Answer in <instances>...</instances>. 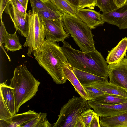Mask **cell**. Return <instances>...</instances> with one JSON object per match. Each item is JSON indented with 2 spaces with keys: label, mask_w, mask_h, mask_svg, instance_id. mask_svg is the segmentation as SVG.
<instances>
[{
  "label": "cell",
  "mask_w": 127,
  "mask_h": 127,
  "mask_svg": "<svg viewBox=\"0 0 127 127\" xmlns=\"http://www.w3.org/2000/svg\"><path fill=\"white\" fill-rule=\"evenodd\" d=\"M63 42L61 48L71 67L108 78V64L100 52L96 49L84 52L73 48L65 41Z\"/></svg>",
  "instance_id": "cell-1"
},
{
  "label": "cell",
  "mask_w": 127,
  "mask_h": 127,
  "mask_svg": "<svg viewBox=\"0 0 127 127\" xmlns=\"http://www.w3.org/2000/svg\"><path fill=\"white\" fill-rule=\"evenodd\" d=\"M39 64L52 77L57 84L65 83L67 80L63 68L71 66L61 47L56 43L45 39L38 51L34 56Z\"/></svg>",
  "instance_id": "cell-2"
},
{
  "label": "cell",
  "mask_w": 127,
  "mask_h": 127,
  "mask_svg": "<svg viewBox=\"0 0 127 127\" xmlns=\"http://www.w3.org/2000/svg\"><path fill=\"white\" fill-rule=\"evenodd\" d=\"M10 82L9 86L13 89L17 113L21 106L35 95L40 83L29 70L26 65L22 64L15 68Z\"/></svg>",
  "instance_id": "cell-3"
},
{
  "label": "cell",
  "mask_w": 127,
  "mask_h": 127,
  "mask_svg": "<svg viewBox=\"0 0 127 127\" xmlns=\"http://www.w3.org/2000/svg\"><path fill=\"white\" fill-rule=\"evenodd\" d=\"M64 29L70 34L82 51L95 50L92 29L76 16L64 13L61 18Z\"/></svg>",
  "instance_id": "cell-4"
},
{
  "label": "cell",
  "mask_w": 127,
  "mask_h": 127,
  "mask_svg": "<svg viewBox=\"0 0 127 127\" xmlns=\"http://www.w3.org/2000/svg\"><path fill=\"white\" fill-rule=\"evenodd\" d=\"M90 109L88 100L73 96L60 110L58 118L53 127H75L81 114Z\"/></svg>",
  "instance_id": "cell-5"
},
{
  "label": "cell",
  "mask_w": 127,
  "mask_h": 127,
  "mask_svg": "<svg viewBox=\"0 0 127 127\" xmlns=\"http://www.w3.org/2000/svg\"><path fill=\"white\" fill-rule=\"evenodd\" d=\"M28 36L23 45L28 47L27 55L36 54L43 44L45 37V27L42 20L38 13L29 10Z\"/></svg>",
  "instance_id": "cell-6"
},
{
  "label": "cell",
  "mask_w": 127,
  "mask_h": 127,
  "mask_svg": "<svg viewBox=\"0 0 127 127\" xmlns=\"http://www.w3.org/2000/svg\"><path fill=\"white\" fill-rule=\"evenodd\" d=\"M41 17L44 25L46 41L54 43L63 42L70 36L64 30L61 18L50 19Z\"/></svg>",
  "instance_id": "cell-7"
},
{
  "label": "cell",
  "mask_w": 127,
  "mask_h": 127,
  "mask_svg": "<svg viewBox=\"0 0 127 127\" xmlns=\"http://www.w3.org/2000/svg\"><path fill=\"white\" fill-rule=\"evenodd\" d=\"M5 12L10 17L14 25L16 31L26 38L29 31L28 13L25 14L17 10L9 2L6 6Z\"/></svg>",
  "instance_id": "cell-8"
},
{
  "label": "cell",
  "mask_w": 127,
  "mask_h": 127,
  "mask_svg": "<svg viewBox=\"0 0 127 127\" xmlns=\"http://www.w3.org/2000/svg\"><path fill=\"white\" fill-rule=\"evenodd\" d=\"M109 82L127 90V59L124 57L118 63L108 64Z\"/></svg>",
  "instance_id": "cell-9"
},
{
  "label": "cell",
  "mask_w": 127,
  "mask_h": 127,
  "mask_svg": "<svg viewBox=\"0 0 127 127\" xmlns=\"http://www.w3.org/2000/svg\"><path fill=\"white\" fill-rule=\"evenodd\" d=\"M88 102L90 107L100 117L116 116L127 113V101L112 105L101 103L93 100Z\"/></svg>",
  "instance_id": "cell-10"
},
{
  "label": "cell",
  "mask_w": 127,
  "mask_h": 127,
  "mask_svg": "<svg viewBox=\"0 0 127 127\" xmlns=\"http://www.w3.org/2000/svg\"><path fill=\"white\" fill-rule=\"evenodd\" d=\"M101 18L104 22L116 25L120 29H127V2L121 7L103 13Z\"/></svg>",
  "instance_id": "cell-11"
},
{
  "label": "cell",
  "mask_w": 127,
  "mask_h": 127,
  "mask_svg": "<svg viewBox=\"0 0 127 127\" xmlns=\"http://www.w3.org/2000/svg\"><path fill=\"white\" fill-rule=\"evenodd\" d=\"M101 15L99 12L89 8H78L76 12V16L92 29L104 23Z\"/></svg>",
  "instance_id": "cell-12"
},
{
  "label": "cell",
  "mask_w": 127,
  "mask_h": 127,
  "mask_svg": "<svg viewBox=\"0 0 127 127\" xmlns=\"http://www.w3.org/2000/svg\"><path fill=\"white\" fill-rule=\"evenodd\" d=\"M127 50V37L123 38L118 44L110 51L106 58L108 64H117L126 56Z\"/></svg>",
  "instance_id": "cell-13"
},
{
  "label": "cell",
  "mask_w": 127,
  "mask_h": 127,
  "mask_svg": "<svg viewBox=\"0 0 127 127\" xmlns=\"http://www.w3.org/2000/svg\"><path fill=\"white\" fill-rule=\"evenodd\" d=\"M71 68L83 87L96 82H108L107 78L99 76L74 68Z\"/></svg>",
  "instance_id": "cell-14"
},
{
  "label": "cell",
  "mask_w": 127,
  "mask_h": 127,
  "mask_svg": "<svg viewBox=\"0 0 127 127\" xmlns=\"http://www.w3.org/2000/svg\"><path fill=\"white\" fill-rule=\"evenodd\" d=\"M87 86L97 88L107 94L120 96L127 98V89L109 82H96Z\"/></svg>",
  "instance_id": "cell-15"
},
{
  "label": "cell",
  "mask_w": 127,
  "mask_h": 127,
  "mask_svg": "<svg viewBox=\"0 0 127 127\" xmlns=\"http://www.w3.org/2000/svg\"><path fill=\"white\" fill-rule=\"evenodd\" d=\"M6 81L0 84V93L12 115L16 114L14 95L13 88L8 85Z\"/></svg>",
  "instance_id": "cell-16"
},
{
  "label": "cell",
  "mask_w": 127,
  "mask_h": 127,
  "mask_svg": "<svg viewBox=\"0 0 127 127\" xmlns=\"http://www.w3.org/2000/svg\"><path fill=\"white\" fill-rule=\"evenodd\" d=\"M100 124L102 127H127V113L109 117H100Z\"/></svg>",
  "instance_id": "cell-17"
},
{
  "label": "cell",
  "mask_w": 127,
  "mask_h": 127,
  "mask_svg": "<svg viewBox=\"0 0 127 127\" xmlns=\"http://www.w3.org/2000/svg\"><path fill=\"white\" fill-rule=\"evenodd\" d=\"M63 69L66 79L73 86L76 91L82 98L89 100V98L87 92L72 69L66 66L63 67Z\"/></svg>",
  "instance_id": "cell-18"
},
{
  "label": "cell",
  "mask_w": 127,
  "mask_h": 127,
  "mask_svg": "<svg viewBox=\"0 0 127 127\" xmlns=\"http://www.w3.org/2000/svg\"><path fill=\"white\" fill-rule=\"evenodd\" d=\"M38 115V113L31 110L23 113L16 114L13 115L12 123L8 127H20L23 124L37 117Z\"/></svg>",
  "instance_id": "cell-19"
},
{
  "label": "cell",
  "mask_w": 127,
  "mask_h": 127,
  "mask_svg": "<svg viewBox=\"0 0 127 127\" xmlns=\"http://www.w3.org/2000/svg\"><path fill=\"white\" fill-rule=\"evenodd\" d=\"M0 95V127H8L12 123L13 115L7 107L1 93Z\"/></svg>",
  "instance_id": "cell-20"
},
{
  "label": "cell",
  "mask_w": 127,
  "mask_h": 127,
  "mask_svg": "<svg viewBox=\"0 0 127 127\" xmlns=\"http://www.w3.org/2000/svg\"><path fill=\"white\" fill-rule=\"evenodd\" d=\"M63 14L66 13L76 16L77 7L67 0H50ZM77 17V16H76Z\"/></svg>",
  "instance_id": "cell-21"
},
{
  "label": "cell",
  "mask_w": 127,
  "mask_h": 127,
  "mask_svg": "<svg viewBox=\"0 0 127 127\" xmlns=\"http://www.w3.org/2000/svg\"><path fill=\"white\" fill-rule=\"evenodd\" d=\"M93 100L101 103L112 105L126 102L127 98L117 95L105 94L95 97Z\"/></svg>",
  "instance_id": "cell-22"
},
{
  "label": "cell",
  "mask_w": 127,
  "mask_h": 127,
  "mask_svg": "<svg viewBox=\"0 0 127 127\" xmlns=\"http://www.w3.org/2000/svg\"><path fill=\"white\" fill-rule=\"evenodd\" d=\"M17 32L16 31L12 34L9 33L5 39L4 47L7 52L10 51L14 52L22 49L19 37L17 35Z\"/></svg>",
  "instance_id": "cell-23"
},
{
  "label": "cell",
  "mask_w": 127,
  "mask_h": 127,
  "mask_svg": "<svg viewBox=\"0 0 127 127\" xmlns=\"http://www.w3.org/2000/svg\"><path fill=\"white\" fill-rule=\"evenodd\" d=\"M39 113L38 116L30 121L22 125L20 127H50L52 126L47 120V114Z\"/></svg>",
  "instance_id": "cell-24"
},
{
  "label": "cell",
  "mask_w": 127,
  "mask_h": 127,
  "mask_svg": "<svg viewBox=\"0 0 127 127\" xmlns=\"http://www.w3.org/2000/svg\"><path fill=\"white\" fill-rule=\"evenodd\" d=\"M32 12L47 10L55 5L50 0H30Z\"/></svg>",
  "instance_id": "cell-25"
},
{
  "label": "cell",
  "mask_w": 127,
  "mask_h": 127,
  "mask_svg": "<svg viewBox=\"0 0 127 127\" xmlns=\"http://www.w3.org/2000/svg\"><path fill=\"white\" fill-rule=\"evenodd\" d=\"M37 13L42 18L50 19L61 18L63 15L55 5L46 10L40 11Z\"/></svg>",
  "instance_id": "cell-26"
},
{
  "label": "cell",
  "mask_w": 127,
  "mask_h": 127,
  "mask_svg": "<svg viewBox=\"0 0 127 127\" xmlns=\"http://www.w3.org/2000/svg\"><path fill=\"white\" fill-rule=\"evenodd\" d=\"M96 6L103 13L109 12L117 8L112 0H96Z\"/></svg>",
  "instance_id": "cell-27"
},
{
  "label": "cell",
  "mask_w": 127,
  "mask_h": 127,
  "mask_svg": "<svg viewBox=\"0 0 127 127\" xmlns=\"http://www.w3.org/2000/svg\"><path fill=\"white\" fill-rule=\"evenodd\" d=\"M96 114L95 111L90 109L84 111L81 114L80 117L85 127H89L93 118Z\"/></svg>",
  "instance_id": "cell-28"
},
{
  "label": "cell",
  "mask_w": 127,
  "mask_h": 127,
  "mask_svg": "<svg viewBox=\"0 0 127 127\" xmlns=\"http://www.w3.org/2000/svg\"><path fill=\"white\" fill-rule=\"evenodd\" d=\"M83 87L88 96L89 100H93L97 97L107 94L99 89L90 86Z\"/></svg>",
  "instance_id": "cell-29"
},
{
  "label": "cell",
  "mask_w": 127,
  "mask_h": 127,
  "mask_svg": "<svg viewBox=\"0 0 127 127\" xmlns=\"http://www.w3.org/2000/svg\"><path fill=\"white\" fill-rule=\"evenodd\" d=\"M96 0H77L78 8L87 7L94 9L96 6Z\"/></svg>",
  "instance_id": "cell-30"
},
{
  "label": "cell",
  "mask_w": 127,
  "mask_h": 127,
  "mask_svg": "<svg viewBox=\"0 0 127 127\" xmlns=\"http://www.w3.org/2000/svg\"><path fill=\"white\" fill-rule=\"evenodd\" d=\"M12 0H0V18L2 17L3 12L7 3ZM27 9L28 0H18Z\"/></svg>",
  "instance_id": "cell-31"
},
{
  "label": "cell",
  "mask_w": 127,
  "mask_h": 127,
  "mask_svg": "<svg viewBox=\"0 0 127 127\" xmlns=\"http://www.w3.org/2000/svg\"><path fill=\"white\" fill-rule=\"evenodd\" d=\"M0 46L4 43L5 39L9 33L6 31L2 17L0 18Z\"/></svg>",
  "instance_id": "cell-32"
},
{
  "label": "cell",
  "mask_w": 127,
  "mask_h": 127,
  "mask_svg": "<svg viewBox=\"0 0 127 127\" xmlns=\"http://www.w3.org/2000/svg\"><path fill=\"white\" fill-rule=\"evenodd\" d=\"M14 7L18 11L25 14H27L26 9L18 0H12L9 1Z\"/></svg>",
  "instance_id": "cell-33"
},
{
  "label": "cell",
  "mask_w": 127,
  "mask_h": 127,
  "mask_svg": "<svg viewBox=\"0 0 127 127\" xmlns=\"http://www.w3.org/2000/svg\"><path fill=\"white\" fill-rule=\"evenodd\" d=\"M99 117L97 114L95 116L91 122L89 127H101Z\"/></svg>",
  "instance_id": "cell-34"
},
{
  "label": "cell",
  "mask_w": 127,
  "mask_h": 127,
  "mask_svg": "<svg viewBox=\"0 0 127 127\" xmlns=\"http://www.w3.org/2000/svg\"><path fill=\"white\" fill-rule=\"evenodd\" d=\"M127 2V0H114V2L117 7H121Z\"/></svg>",
  "instance_id": "cell-35"
},
{
  "label": "cell",
  "mask_w": 127,
  "mask_h": 127,
  "mask_svg": "<svg viewBox=\"0 0 127 127\" xmlns=\"http://www.w3.org/2000/svg\"><path fill=\"white\" fill-rule=\"evenodd\" d=\"M75 127H85L83 122L80 118V116L77 121Z\"/></svg>",
  "instance_id": "cell-36"
},
{
  "label": "cell",
  "mask_w": 127,
  "mask_h": 127,
  "mask_svg": "<svg viewBox=\"0 0 127 127\" xmlns=\"http://www.w3.org/2000/svg\"><path fill=\"white\" fill-rule=\"evenodd\" d=\"M72 4L78 8L77 0H67Z\"/></svg>",
  "instance_id": "cell-37"
},
{
  "label": "cell",
  "mask_w": 127,
  "mask_h": 127,
  "mask_svg": "<svg viewBox=\"0 0 127 127\" xmlns=\"http://www.w3.org/2000/svg\"><path fill=\"white\" fill-rule=\"evenodd\" d=\"M126 53H127V54H126V58L127 59V51Z\"/></svg>",
  "instance_id": "cell-38"
},
{
  "label": "cell",
  "mask_w": 127,
  "mask_h": 127,
  "mask_svg": "<svg viewBox=\"0 0 127 127\" xmlns=\"http://www.w3.org/2000/svg\"><path fill=\"white\" fill-rule=\"evenodd\" d=\"M113 0L114 1V0Z\"/></svg>",
  "instance_id": "cell-39"
}]
</instances>
